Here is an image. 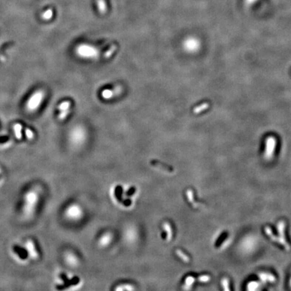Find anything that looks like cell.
I'll list each match as a JSON object with an SVG mask.
<instances>
[{"label": "cell", "instance_id": "cell-1", "mask_svg": "<svg viewBox=\"0 0 291 291\" xmlns=\"http://www.w3.org/2000/svg\"><path fill=\"white\" fill-rule=\"evenodd\" d=\"M44 97V92L42 90H39L31 96L26 103V109L30 112L36 111L41 104Z\"/></svg>", "mask_w": 291, "mask_h": 291}, {"label": "cell", "instance_id": "cell-2", "mask_svg": "<svg viewBox=\"0 0 291 291\" xmlns=\"http://www.w3.org/2000/svg\"><path fill=\"white\" fill-rule=\"evenodd\" d=\"M37 202V195L34 191H30L25 197L24 213L26 216H30L33 214L34 209Z\"/></svg>", "mask_w": 291, "mask_h": 291}, {"label": "cell", "instance_id": "cell-3", "mask_svg": "<svg viewBox=\"0 0 291 291\" xmlns=\"http://www.w3.org/2000/svg\"><path fill=\"white\" fill-rule=\"evenodd\" d=\"M276 146V139L274 136H269L265 140V148L264 153V158L265 160H270L274 154Z\"/></svg>", "mask_w": 291, "mask_h": 291}, {"label": "cell", "instance_id": "cell-4", "mask_svg": "<svg viewBox=\"0 0 291 291\" xmlns=\"http://www.w3.org/2000/svg\"><path fill=\"white\" fill-rule=\"evenodd\" d=\"M286 224L284 220H280V221H279L278 224H277V230H278V243L282 245L286 251H290V246L289 244V243H288L286 241V236H285V233H284L285 229H286Z\"/></svg>", "mask_w": 291, "mask_h": 291}, {"label": "cell", "instance_id": "cell-5", "mask_svg": "<svg viewBox=\"0 0 291 291\" xmlns=\"http://www.w3.org/2000/svg\"><path fill=\"white\" fill-rule=\"evenodd\" d=\"M258 241L255 237L249 236L244 238L243 241H242L241 244V247L245 251H252L255 248Z\"/></svg>", "mask_w": 291, "mask_h": 291}, {"label": "cell", "instance_id": "cell-6", "mask_svg": "<svg viewBox=\"0 0 291 291\" xmlns=\"http://www.w3.org/2000/svg\"><path fill=\"white\" fill-rule=\"evenodd\" d=\"M184 46L186 50L189 52H195L198 50L200 47V43L197 39L195 38L188 39L185 41Z\"/></svg>", "mask_w": 291, "mask_h": 291}, {"label": "cell", "instance_id": "cell-7", "mask_svg": "<svg viewBox=\"0 0 291 291\" xmlns=\"http://www.w3.org/2000/svg\"><path fill=\"white\" fill-rule=\"evenodd\" d=\"M258 277L260 279L262 283L265 284L266 282H270V283H274L276 282V277L272 274L267 273V272H261L258 274Z\"/></svg>", "mask_w": 291, "mask_h": 291}, {"label": "cell", "instance_id": "cell-8", "mask_svg": "<svg viewBox=\"0 0 291 291\" xmlns=\"http://www.w3.org/2000/svg\"><path fill=\"white\" fill-rule=\"evenodd\" d=\"M186 196H187V198L188 202L190 203L191 206H193V208H197L202 207V206H202L203 204H200V203H197V202L195 201L193 191H192L191 189H188L186 191Z\"/></svg>", "mask_w": 291, "mask_h": 291}, {"label": "cell", "instance_id": "cell-9", "mask_svg": "<svg viewBox=\"0 0 291 291\" xmlns=\"http://www.w3.org/2000/svg\"><path fill=\"white\" fill-rule=\"evenodd\" d=\"M121 91V87H116L114 90H104L102 92V96L104 98H111L113 96L118 94Z\"/></svg>", "mask_w": 291, "mask_h": 291}, {"label": "cell", "instance_id": "cell-10", "mask_svg": "<svg viewBox=\"0 0 291 291\" xmlns=\"http://www.w3.org/2000/svg\"><path fill=\"white\" fill-rule=\"evenodd\" d=\"M26 247L28 253L30 254L32 258L35 259L38 258L39 254L35 249V244H34V243L32 241H29L26 242Z\"/></svg>", "mask_w": 291, "mask_h": 291}, {"label": "cell", "instance_id": "cell-11", "mask_svg": "<svg viewBox=\"0 0 291 291\" xmlns=\"http://www.w3.org/2000/svg\"><path fill=\"white\" fill-rule=\"evenodd\" d=\"M14 250L21 259H26L28 258L29 253H28V251L24 249V248H22L18 245H14Z\"/></svg>", "mask_w": 291, "mask_h": 291}, {"label": "cell", "instance_id": "cell-12", "mask_svg": "<svg viewBox=\"0 0 291 291\" xmlns=\"http://www.w3.org/2000/svg\"><path fill=\"white\" fill-rule=\"evenodd\" d=\"M150 164L152 166H156V167L159 168L160 169H162L163 171H167V172H169V173H172V172H173V169H172L171 167H169V166H166L165 165H163V163L159 162V161L152 160L150 162Z\"/></svg>", "mask_w": 291, "mask_h": 291}, {"label": "cell", "instance_id": "cell-13", "mask_svg": "<svg viewBox=\"0 0 291 291\" xmlns=\"http://www.w3.org/2000/svg\"><path fill=\"white\" fill-rule=\"evenodd\" d=\"M163 228L166 233V239L167 241H170L173 237V230H172L171 226L168 222H165L163 224Z\"/></svg>", "mask_w": 291, "mask_h": 291}, {"label": "cell", "instance_id": "cell-14", "mask_svg": "<svg viewBox=\"0 0 291 291\" xmlns=\"http://www.w3.org/2000/svg\"><path fill=\"white\" fill-rule=\"evenodd\" d=\"M261 283L257 281H251L249 282L247 286L248 290H258L261 289Z\"/></svg>", "mask_w": 291, "mask_h": 291}, {"label": "cell", "instance_id": "cell-15", "mask_svg": "<svg viewBox=\"0 0 291 291\" xmlns=\"http://www.w3.org/2000/svg\"><path fill=\"white\" fill-rule=\"evenodd\" d=\"M78 282H79V278H77V277H76V278H73L72 280H71L65 282V284L63 285H62V286H57V289H59V290L64 289H66V288L70 286H72V285L77 284L78 283Z\"/></svg>", "mask_w": 291, "mask_h": 291}, {"label": "cell", "instance_id": "cell-16", "mask_svg": "<svg viewBox=\"0 0 291 291\" xmlns=\"http://www.w3.org/2000/svg\"><path fill=\"white\" fill-rule=\"evenodd\" d=\"M265 234H266L267 235L268 237H269V238L271 240H272V241L278 243V237L274 235V234L273 231L272 230V228H271L270 227H265Z\"/></svg>", "mask_w": 291, "mask_h": 291}, {"label": "cell", "instance_id": "cell-17", "mask_svg": "<svg viewBox=\"0 0 291 291\" xmlns=\"http://www.w3.org/2000/svg\"><path fill=\"white\" fill-rule=\"evenodd\" d=\"M175 253H176V255L179 257V258L181 259L183 262H184L185 263H189L190 262V258L186 255V254L181 249H177L175 251Z\"/></svg>", "mask_w": 291, "mask_h": 291}, {"label": "cell", "instance_id": "cell-18", "mask_svg": "<svg viewBox=\"0 0 291 291\" xmlns=\"http://www.w3.org/2000/svg\"><path fill=\"white\" fill-rule=\"evenodd\" d=\"M97 8L99 12L101 14H104L107 11V5L104 0H97Z\"/></svg>", "mask_w": 291, "mask_h": 291}, {"label": "cell", "instance_id": "cell-19", "mask_svg": "<svg viewBox=\"0 0 291 291\" xmlns=\"http://www.w3.org/2000/svg\"><path fill=\"white\" fill-rule=\"evenodd\" d=\"M208 107H209V104L208 103H204L202 104H200V105L195 107L193 110V111L194 113L198 114V113H202V111H205V110L207 109Z\"/></svg>", "mask_w": 291, "mask_h": 291}, {"label": "cell", "instance_id": "cell-20", "mask_svg": "<svg viewBox=\"0 0 291 291\" xmlns=\"http://www.w3.org/2000/svg\"><path fill=\"white\" fill-rule=\"evenodd\" d=\"M22 126L20 123H16L14 125V130L15 135L17 139L20 140L22 138Z\"/></svg>", "mask_w": 291, "mask_h": 291}, {"label": "cell", "instance_id": "cell-21", "mask_svg": "<svg viewBox=\"0 0 291 291\" xmlns=\"http://www.w3.org/2000/svg\"><path fill=\"white\" fill-rule=\"evenodd\" d=\"M53 15V11L51 8H49V9H47L46 11L42 14H41V18L42 19L45 20H49L52 18Z\"/></svg>", "mask_w": 291, "mask_h": 291}, {"label": "cell", "instance_id": "cell-22", "mask_svg": "<svg viewBox=\"0 0 291 291\" xmlns=\"http://www.w3.org/2000/svg\"><path fill=\"white\" fill-rule=\"evenodd\" d=\"M111 239V234L109 233L105 234L103 237H102V238H101V239L100 240V243L101 244V245H103V246H106V245H107L109 243Z\"/></svg>", "mask_w": 291, "mask_h": 291}, {"label": "cell", "instance_id": "cell-23", "mask_svg": "<svg viewBox=\"0 0 291 291\" xmlns=\"http://www.w3.org/2000/svg\"><path fill=\"white\" fill-rule=\"evenodd\" d=\"M195 282V278H193V276H188L185 279V286L186 287L185 288V289H190L191 286H192V285L193 284V283Z\"/></svg>", "mask_w": 291, "mask_h": 291}, {"label": "cell", "instance_id": "cell-24", "mask_svg": "<svg viewBox=\"0 0 291 291\" xmlns=\"http://www.w3.org/2000/svg\"><path fill=\"white\" fill-rule=\"evenodd\" d=\"M70 106H71V102H70V101H63V102H62L58 106V109L60 111H66V110L70 109Z\"/></svg>", "mask_w": 291, "mask_h": 291}, {"label": "cell", "instance_id": "cell-25", "mask_svg": "<svg viewBox=\"0 0 291 291\" xmlns=\"http://www.w3.org/2000/svg\"><path fill=\"white\" fill-rule=\"evenodd\" d=\"M117 49L116 45H112L111 47L110 48L109 50H107V51L104 53V58H109L111 57L113 53L115 50Z\"/></svg>", "mask_w": 291, "mask_h": 291}, {"label": "cell", "instance_id": "cell-26", "mask_svg": "<svg viewBox=\"0 0 291 291\" xmlns=\"http://www.w3.org/2000/svg\"><path fill=\"white\" fill-rule=\"evenodd\" d=\"M221 284L223 288V290L225 291H229V280L227 278H223L221 280Z\"/></svg>", "mask_w": 291, "mask_h": 291}, {"label": "cell", "instance_id": "cell-27", "mask_svg": "<svg viewBox=\"0 0 291 291\" xmlns=\"http://www.w3.org/2000/svg\"><path fill=\"white\" fill-rule=\"evenodd\" d=\"M211 277L208 275H202L198 277V281L200 282H203V283H206V282H208L210 280Z\"/></svg>", "mask_w": 291, "mask_h": 291}, {"label": "cell", "instance_id": "cell-28", "mask_svg": "<svg viewBox=\"0 0 291 291\" xmlns=\"http://www.w3.org/2000/svg\"><path fill=\"white\" fill-rule=\"evenodd\" d=\"M69 113H70V109L66 110V111H61V113H59V116H58V119L61 121L65 119H66V117L67 116V115L69 114Z\"/></svg>", "mask_w": 291, "mask_h": 291}, {"label": "cell", "instance_id": "cell-29", "mask_svg": "<svg viewBox=\"0 0 291 291\" xmlns=\"http://www.w3.org/2000/svg\"><path fill=\"white\" fill-rule=\"evenodd\" d=\"M121 193H122V187L121 186H119L115 189V195H116L117 198L119 202H121V200H122V199H121Z\"/></svg>", "mask_w": 291, "mask_h": 291}, {"label": "cell", "instance_id": "cell-30", "mask_svg": "<svg viewBox=\"0 0 291 291\" xmlns=\"http://www.w3.org/2000/svg\"><path fill=\"white\" fill-rule=\"evenodd\" d=\"M25 134H26V137L29 138V140L33 139V138H34V133L29 128H26V129H25Z\"/></svg>", "mask_w": 291, "mask_h": 291}, {"label": "cell", "instance_id": "cell-31", "mask_svg": "<svg viewBox=\"0 0 291 291\" xmlns=\"http://www.w3.org/2000/svg\"><path fill=\"white\" fill-rule=\"evenodd\" d=\"M135 191V188H134V187L131 188L128 192H127V196H132V195L134 193Z\"/></svg>", "mask_w": 291, "mask_h": 291}, {"label": "cell", "instance_id": "cell-32", "mask_svg": "<svg viewBox=\"0 0 291 291\" xmlns=\"http://www.w3.org/2000/svg\"><path fill=\"white\" fill-rule=\"evenodd\" d=\"M123 204L126 206H130V204H132V202H131L130 200H126L123 202Z\"/></svg>", "mask_w": 291, "mask_h": 291}, {"label": "cell", "instance_id": "cell-33", "mask_svg": "<svg viewBox=\"0 0 291 291\" xmlns=\"http://www.w3.org/2000/svg\"><path fill=\"white\" fill-rule=\"evenodd\" d=\"M289 284H290V287H291V278H290V281H289Z\"/></svg>", "mask_w": 291, "mask_h": 291}]
</instances>
